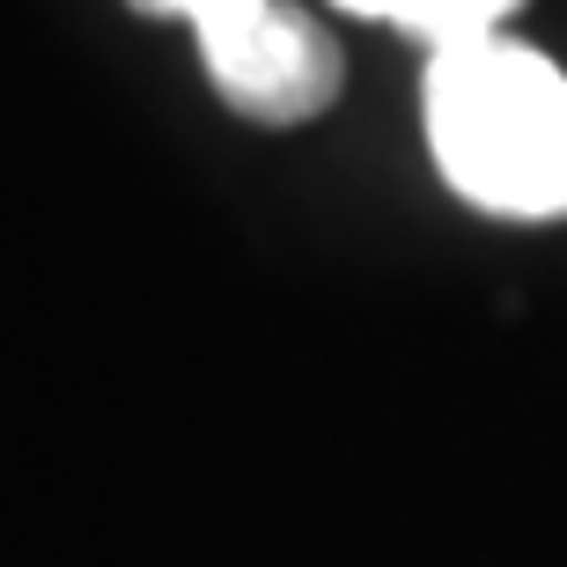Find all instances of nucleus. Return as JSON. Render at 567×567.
Instances as JSON below:
<instances>
[{"label":"nucleus","instance_id":"f257e3e1","mask_svg":"<svg viewBox=\"0 0 567 567\" xmlns=\"http://www.w3.org/2000/svg\"><path fill=\"white\" fill-rule=\"evenodd\" d=\"M421 126L442 185L502 221L567 214V74L516 38L427 52Z\"/></svg>","mask_w":567,"mask_h":567},{"label":"nucleus","instance_id":"f03ea898","mask_svg":"<svg viewBox=\"0 0 567 567\" xmlns=\"http://www.w3.org/2000/svg\"><path fill=\"white\" fill-rule=\"evenodd\" d=\"M133 8L192 22L221 104L258 126H302L339 96V44L280 0H133Z\"/></svg>","mask_w":567,"mask_h":567},{"label":"nucleus","instance_id":"7ed1b4c3","mask_svg":"<svg viewBox=\"0 0 567 567\" xmlns=\"http://www.w3.org/2000/svg\"><path fill=\"white\" fill-rule=\"evenodd\" d=\"M347 16H369V22H391L405 38H421L427 52H450V44H472V38H494L524 0H332Z\"/></svg>","mask_w":567,"mask_h":567}]
</instances>
